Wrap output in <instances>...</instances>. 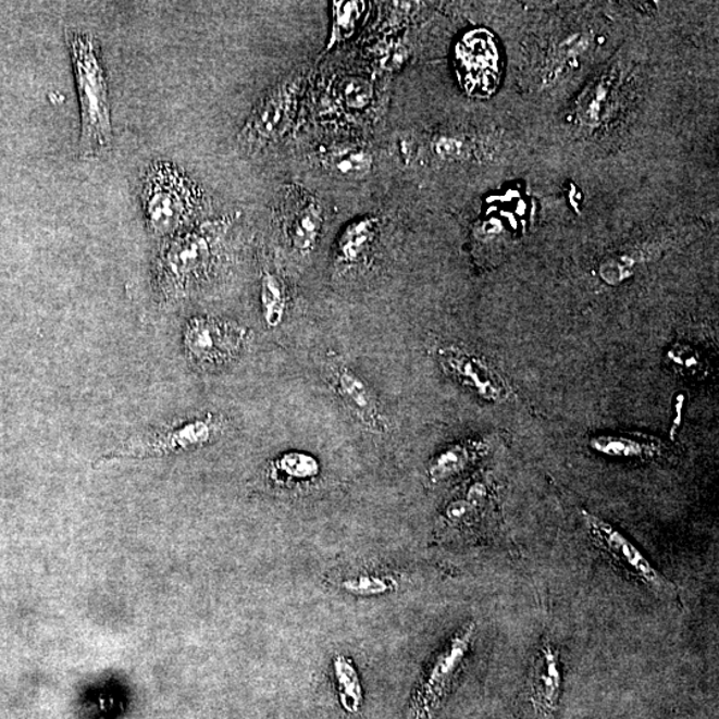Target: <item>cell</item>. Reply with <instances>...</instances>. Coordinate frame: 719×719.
Returning a JSON list of instances; mask_svg holds the SVG:
<instances>
[{"mask_svg": "<svg viewBox=\"0 0 719 719\" xmlns=\"http://www.w3.org/2000/svg\"><path fill=\"white\" fill-rule=\"evenodd\" d=\"M225 222H211L165 237L154 264V289L165 305L188 299L210 282L219 263Z\"/></svg>", "mask_w": 719, "mask_h": 719, "instance_id": "1", "label": "cell"}, {"mask_svg": "<svg viewBox=\"0 0 719 719\" xmlns=\"http://www.w3.org/2000/svg\"><path fill=\"white\" fill-rule=\"evenodd\" d=\"M71 62H73L77 97L80 106L79 152L83 159L95 160L109 153L114 140L111 124L109 79L99 40L90 33L65 29Z\"/></svg>", "mask_w": 719, "mask_h": 719, "instance_id": "2", "label": "cell"}, {"mask_svg": "<svg viewBox=\"0 0 719 719\" xmlns=\"http://www.w3.org/2000/svg\"><path fill=\"white\" fill-rule=\"evenodd\" d=\"M140 201L148 231L164 239L186 228L203 210L199 187L169 162H154L146 170Z\"/></svg>", "mask_w": 719, "mask_h": 719, "instance_id": "3", "label": "cell"}, {"mask_svg": "<svg viewBox=\"0 0 719 719\" xmlns=\"http://www.w3.org/2000/svg\"><path fill=\"white\" fill-rule=\"evenodd\" d=\"M225 427L227 421L213 413L177 421L128 438L116 450L100 457L99 461L159 459L186 454L216 442Z\"/></svg>", "mask_w": 719, "mask_h": 719, "instance_id": "4", "label": "cell"}, {"mask_svg": "<svg viewBox=\"0 0 719 719\" xmlns=\"http://www.w3.org/2000/svg\"><path fill=\"white\" fill-rule=\"evenodd\" d=\"M251 332L245 325L215 317H195L183 331L189 364L200 372H218L245 354Z\"/></svg>", "mask_w": 719, "mask_h": 719, "instance_id": "5", "label": "cell"}, {"mask_svg": "<svg viewBox=\"0 0 719 719\" xmlns=\"http://www.w3.org/2000/svg\"><path fill=\"white\" fill-rule=\"evenodd\" d=\"M474 634L475 623H466L438 653L424 680L416 689L409 705L408 719L435 718L471 652Z\"/></svg>", "mask_w": 719, "mask_h": 719, "instance_id": "6", "label": "cell"}, {"mask_svg": "<svg viewBox=\"0 0 719 719\" xmlns=\"http://www.w3.org/2000/svg\"><path fill=\"white\" fill-rule=\"evenodd\" d=\"M582 520L594 544L609 555L618 567L630 578L637 580L647 591L656 596L671 599L679 592V587L647 560V557L630 541L625 534L609 524L596 515L581 510Z\"/></svg>", "mask_w": 719, "mask_h": 719, "instance_id": "7", "label": "cell"}, {"mask_svg": "<svg viewBox=\"0 0 719 719\" xmlns=\"http://www.w3.org/2000/svg\"><path fill=\"white\" fill-rule=\"evenodd\" d=\"M301 79L290 76L273 86L253 107L237 142L247 152H259L282 138L295 115Z\"/></svg>", "mask_w": 719, "mask_h": 719, "instance_id": "8", "label": "cell"}, {"mask_svg": "<svg viewBox=\"0 0 719 719\" xmlns=\"http://www.w3.org/2000/svg\"><path fill=\"white\" fill-rule=\"evenodd\" d=\"M436 356L443 371L474 396L488 402H505L512 395V388L503 374L471 350L444 346Z\"/></svg>", "mask_w": 719, "mask_h": 719, "instance_id": "9", "label": "cell"}, {"mask_svg": "<svg viewBox=\"0 0 719 719\" xmlns=\"http://www.w3.org/2000/svg\"><path fill=\"white\" fill-rule=\"evenodd\" d=\"M331 388L350 414L368 431L384 435L389 431V421L370 384L346 362L332 360L328 365Z\"/></svg>", "mask_w": 719, "mask_h": 719, "instance_id": "10", "label": "cell"}, {"mask_svg": "<svg viewBox=\"0 0 719 719\" xmlns=\"http://www.w3.org/2000/svg\"><path fill=\"white\" fill-rule=\"evenodd\" d=\"M529 687L534 719H555L562 689L561 657L555 645L540 646Z\"/></svg>", "mask_w": 719, "mask_h": 719, "instance_id": "11", "label": "cell"}, {"mask_svg": "<svg viewBox=\"0 0 719 719\" xmlns=\"http://www.w3.org/2000/svg\"><path fill=\"white\" fill-rule=\"evenodd\" d=\"M486 454V443L480 439H467L448 445L439 450L427 466V479L433 484L443 483L467 472Z\"/></svg>", "mask_w": 719, "mask_h": 719, "instance_id": "12", "label": "cell"}, {"mask_svg": "<svg viewBox=\"0 0 719 719\" xmlns=\"http://www.w3.org/2000/svg\"><path fill=\"white\" fill-rule=\"evenodd\" d=\"M591 448L599 455L615 459L652 460L662 454L664 445L658 438L644 433L594 436Z\"/></svg>", "mask_w": 719, "mask_h": 719, "instance_id": "13", "label": "cell"}, {"mask_svg": "<svg viewBox=\"0 0 719 719\" xmlns=\"http://www.w3.org/2000/svg\"><path fill=\"white\" fill-rule=\"evenodd\" d=\"M320 473H322V463L318 457L302 450L284 451L269 467L270 480L281 485L311 483Z\"/></svg>", "mask_w": 719, "mask_h": 719, "instance_id": "14", "label": "cell"}, {"mask_svg": "<svg viewBox=\"0 0 719 719\" xmlns=\"http://www.w3.org/2000/svg\"><path fill=\"white\" fill-rule=\"evenodd\" d=\"M377 228L376 218H362L350 223L337 241V260L347 265L360 263L370 251Z\"/></svg>", "mask_w": 719, "mask_h": 719, "instance_id": "15", "label": "cell"}, {"mask_svg": "<svg viewBox=\"0 0 719 719\" xmlns=\"http://www.w3.org/2000/svg\"><path fill=\"white\" fill-rule=\"evenodd\" d=\"M323 223L322 204L314 199L307 200L290 222L288 231L290 245L301 253L311 252L318 245Z\"/></svg>", "mask_w": 719, "mask_h": 719, "instance_id": "16", "label": "cell"}, {"mask_svg": "<svg viewBox=\"0 0 719 719\" xmlns=\"http://www.w3.org/2000/svg\"><path fill=\"white\" fill-rule=\"evenodd\" d=\"M325 165L342 179L359 182L372 174L373 157L364 148L343 147L326 154Z\"/></svg>", "mask_w": 719, "mask_h": 719, "instance_id": "17", "label": "cell"}, {"mask_svg": "<svg viewBox=\"0 0 719 719\" xmlns=\"http://www.w3.org/2000/svg\"><path fill=\"white\" fill-rule=\"evenodd\" d=\"M260 302L266 326L278 328L287 313L288 296L284 282L276 273L264 272L261 276Z\"/></svg>", "mask_w": 719, "mask_h": 719, "instance_id": "18", "label": "cell"}, {"mask_svg": "<svg viewBox=\"0 0 719 719\" xmlns=\"http://www.w3.org/2000/svg\"><path fill=\"white\" fill-rule=\"evenodd\" d=\"M335 679L338 698L348 712H358L362 703V689L352 659L347 656H336L334 659Z\"/></svg>", "mask_w": 719, "mask_h": 719, "instance_id": "19", "label": "cell"}, {"mask_svg": "<svg viewBox=\"0 0 719 719\" xmlns=\"http://www.w3.org/2000/svg\"><path fill=\"white\" fill-rule=\"evenodd\" d=\"M611 88V76L606 74L585 94L579 106V121L585 127L596 128L602 122Z\"/></svg>", "mask_w": 719, "mask_h": 719, "instance_id": "20", "label": "cell"}, {"mask_svg": "<svg viewBox=\"0 0 719 719\" xmlns=\"http://www.w3.org/2000/svg\"><path fill=\"white\" fill-rule=\"evenodd\" d=\"M342 587L352 596L379 597L396 591L397 582L389 575L360 574L342 582Z\"/></svg>", "mask_w": 719, "mask_h": 719, "instance_id": "21", "label": "cell"}, {"mask_svg": "<svg viewBox=\"0 0 719 719\" xmlns=\"http://www.w3.org/2000/svg\"><path fill=\"white\" fill-rule=\"evenodd\" d=\"M362 10H364V3L361 2L334 3V29H332L330 47L340 44L354 34Z\"/></svg>", "mask_w": 719, "mask_h": 719, "instance_id": "22", "label": "cell"}, {"mask_svg": "<svg viewBox=\"0 0 719 719\" xmlns=\"http://www.w3.org/2000/svg\"><path fill=\"white\" fill-rule=\"evenodd\" d=\"M590 44L591 38L584 34H575L561 41L557 47L555 55H553L550 69L548 70V79H556V76L561 74L563 65L573 61L574 58L580 57L582 52H585Z\"/></svg>", "mask_w": 719, "mask_h": 719, "instance_id": "23", "label": "cell"}, {"mask_svg": "<svg viewBox=\"0 0 719 719\" xmlns=\"http://www.w3.org/2000/svg\"><path fill=\"white\" fill-rule=\"evenodd\" d=\"M343 102L350 110H362L371 103L373 97L372 83L365 77L350 76L343 82L340 88Z\"/></svg>", "mask_w": 719, "mask_h": 719, "instance_id": "24", "label": "cell"}, {"mask_svg": "<svg viewBox=\"0 0 719 719\" xmlns=\"http://www.w3.org/2000/svg\"><path fill=\"white\" fill-rule=\"evenodd\" d=\"M433 152L443 160H462L471 157V146L461 136L442 134L432 141Z\"/></svg>", "mask_w": 719, "mask_h": 719, "instance_id": "25", "label": "cell"}]
</instances>
